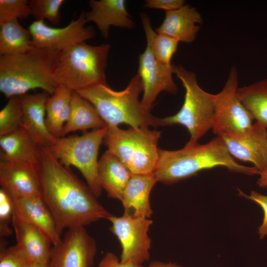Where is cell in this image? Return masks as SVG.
Listing matches in <instances>:
<instances>
[{
  "mask_svg": "<svg viewBox=\"0 0 267 267\" xmlns=\"http://www.w3.org/2000/svg\"><path fill=\"white\" fill-rule=\"evenodd\" d=\"M237 69L230 71L222 89L216 94L212 130L218 136H235L246 131L253 124L251 115L240 101Z\"/></svg>",
  "mask_w": 267,
  "mask_h": 267,
  "instance_id": "30bf717a",
  "label": "cell"
},
{
  "mask_svg": "<svg viewBox=\"0 0 267 267\" xmlns=\"http://www.w3.org/2000/svg\"><path fill=\"white\" fill-rule=\"evenodd\" d=\"M183 0H147L145 6L150 8L160 9L169 11L180 8L184 5Z\"/></svg>",
  "mask_w": 267,
  "mask_h": 267,
  "instance_id": "e575fe53",
  "label": "cell"
},
{
  "mask_svg": "<svg viewBox=\"0 0 267 267\" xmlns=\"http://www.w3.org/2000/svg\"><path fill=\"white\" fill-rule=\"evenodd\" d=\"M148 267H181V266L176 263H164L155 261L151 262Z\"/></svg>",
  "mask_w": 267,
  "mask_h": 267,
  "instance_id": "8d00e7d4",
  "label": "cell"
},
{
  "mask_svg": "<svg viewBox=\"0 0 267 267\" xmlns=\"http://www.w3.org/2000/svg\"><path fill=\"white\" fill-rule=\"evenodd\" d=\"M149 127L107 126L103 142L132 175L153 173L159 155L161 132Z\"/></svg>",
  "mask_w": 267,
  "mask_h": 267,
  "instance_id": "52a82bcc",
  "label": "cell"
},
{
  "mask_svg": "<svg viewBox=\"0 0 267 267\" xmlns=\"http://www.w3.org/2000/svg\"><path fill=\"white\" fill-rule=\"evenodd\" d=\"M200 14L188 5L166 11L165 18L155 32L170 36L179 42L190 43L194 41L202 23Z\"/></svg>",
  "mask_w": 267,
  "mask_h": 267,
  "instance_id": "ffe728a7",
  "label": "cell"
},
{
  "mask_svg": "<svg viewBox=\"0 0 267 267\" xmlns=\"http://www.w3.org/2000/svg\"><path fill=\"white\" fill-rule=\"evenodd\" d=\"M12 199L14 214L40 229L53 246L61 242L54 219L42 197Z\"/></svg>",
  "mask_w": 267,
  "mask_h": 267,
  "instance_id": "d6986e66",
  "label": "cell"
},
{
  "mask_svg": "<svg viewBox=\"0 0 267 267\" xmlns=\"http://www.w3.org/2000/svg\"><path fill=\"white\" fill-rule=\"evenodd\" d=\"M240 194L245 198L258 204L263 209L264 218L262 223L258 229V233L261 239L267 235V195L261 194L256 191H252L249 195L239 190Z\"/></svg>",
  "mask_w": 267,
  "mask_h": 267,
  "instance_id": "836d02e7",
  "label": "cell"
},
{
  "mask_svg": "<svg viewBox=\"0 0 267 267\" xmlns=\"http://www.w3.org/2000/svg\"><path fill=\"white\" fill-rule=\"evenodd\" d=\"M173 72L185 89L184 99L176 114L158 118L159 126L179 124L185 127L190 134L186 146H193L212 128L216 94L209 93L199 86L195 74L181 66L173 65Z\"/></svg>",
  "mask_w": 267,
  "mask_h": 267,
  "instance_id": "8992f818",
  "label": "cell"
},
{
  "mask_svg": "<svg viewBox=\"0 0 267 267\" xmlns=\"http://www.w3.org/2000/svg\"><path fill=\"white\" fill-rule=\"evenodd\" d=\"M145 34L146 47L138 58V74L143 86L141 103L144 109L149 111L158 94L162 91L176 94L178 87L173 78V65H166L158 60L152 48L153 38L155 34L149 18L145 13L140 14Z\"/></svg>",
  "mask_w": 267,
  "mask_h": 267,
  "instance_id": "9c48e42d",
  "label": "cell"
},
{
  "mask_svg": "<svg viewBox=\"0 0 267 267\" xmlns=\"http://www.w3.org/2000/svg\"><path fill=\"white\" fill-rule=\"evenodd\" d=\"M31 15L29 0H0V25Z\"/></svg>",
  "mask_w": 267,
  "mask_h": 267,
  "instance_id": "f546056e",
  "label": "cell"
},
{
  "mask_svg": "<svg viewBox=\"0 0 267 267\" xmlns=\"http://www.w3.org/2000/svg\"><path fill=\"white\" fill-rule=\"evenodd\" d=\"M96 242L85 227L68 229L61 242L51 248L50 267H91Z\"/></svg>",
  "mask_w": 267,
  "mask_h": 267,
  "instance_id": "4fadbf2b",
  "label": "cell"
},
{
  "mask_svg": "<svg viewBox=\"0 0 267 267\" xmlns=\"http://www.w3.org/2000/svg\"><path fill=\"white\" fill-rule=\"evenodd\" d=\"M90 10L85 12L87 22H92L105 39L111 26L132 29L134 26L126 8L124 0H90Z\"/></svg>",
  "mask_w": 267,
  "mask_h": 267,
  "instance_id": "ac0fdd59",
  "label": "cell"
},
{
  "mask_svg": "<svg viewBox=\"0 0 267 267\" xmlns=\"http://www.w3.org/2000/svg\"><path fill=\"white\" fill-rule=\"evenodd\" d=\"M179 42L165 34H154L152 40L153 51L156 58L161 62L172 65L171 59L177 50Z\"/></svg>",
  "mask_w": 267,
  "mask_h": 267,
  "instance_id": "4dcf8cb0",
  "label": "cell"
},
{
  "mask_svg": "<svg viewBox=\"0 0 267 267\" xmlns=\"http://www.w3.org/2000/svg\"><path fill=\"white\" fill-rule=\"evenodd\" d=\"M132 174L114 154L106 150L98 161V177L109 197L121 200Z\"/></svg>",
  "mask_w": 267,
  "mask_h": 267,
  "instance_id": "7402d4cb",
  "label": "cell"
},
{
  "mask_svg": "<svg viewBox=\"0 0 267 267\" xmlns=\"http://www.w3.org/2000/svg\"><path fill=\"white\" fill-rule=\"evenodd\" d=\"M112 224L110 230L117 237L121 248L122 263L141 265L150 258L151 239L148 235L152 221L124 213L108 219Z\"/></svg>",
  "mask_w": 267,
  "mask_h": 267,
  "instance_id": "8fae6325",
  "label": "cell"
},
{
  "mask_svg": "<svg viewBox=\"0 0 267 267\" xmlns=\"http://www.w3.org/2000/svg\"><path fill=\"white\" fill-rule=\"evenodd\" d=\"M237 94L253 119L267 128V79L238 87Z\"/></svg>",
  "mask_w": 267,
  "mask_h": 267,
  "instance_id": "4316f807",
  "label": "cell"
},
{
  "mask_svg": "<svg viewBox=\"0 0 267 267\" xmlns=\"http://www.w3.org/2000/svg\"><path fill=\"white\" fill-rule=\"evenodd\" d=\"M2 160L37 165L39 146L23 128L0 136Z\"/></svg>",
  "mask_w": 267,
  "mask_h": 267,
  "instance_id": "603a6c76",
  "label": "cell"
},
{
  "mask_svg": "<svg viewBox=\"0 0 267 267\" xmlns=\"http://www.w3.org/2000/svg\"><path fill=\"white\" fill-rule=\"evenodd\" d=\"M30 261L14 245L2 247L0 253V267H26Z\"/></svg>",
  "mask_w": 267,
  "mask_h": 267,
  "instance_id": "d6a6232c",
  "label": "cell"
},
{
  "mask_svg": "<svg viewBox=\"0 0 267 267\" xmlns=\"http://www.w3.org/2000/svg\"><path fill=\"white\" fill-rule=\"evenodd\" d=\"M0 27V55L22 54L35 48L29 29L23 27L18 20L4 23Z\"/></svg>",
  "mask_w": 267,
  "mask_h": 267,
  "instance_id": "484cf974",
  "label": "cell"
},
{
  "mask_svg": "<svg viewBox=\"0 0 267 267\" xmlns=\"http://www.w3.org/2000/svg\"><path fill=\"white\" fill-rule=\"evenodd\" d=\"M106 126L93 105L74 91L70 115L63 127L61 137L72 132H85L88 129H100Z\"/></svg>",
  "mask_w": 267,
  "mask_h": 267,
  "instance_id": "cb8c5ba5",
  "label": "cell"
},
{
  "mask_svg": "<svg viewBox=\"0 0 267 267\" xmlns=\"http://www.w3.org/2000/svg\"><path fill=\"white\" fill-rule=\"evenodd\" d=\"M13 205L12 198L2 188L0 189V235L1 237L10 235L12 231L9 226L12 222Z\"/></svg>",
  "mask_w": 267,
  "mask_h": 267,
  "instance_id": "1f68e13d",
  "label": "cell"
},
{
  "mask_svg": "<svg viewBox=\"0 0 267 267\" xmlns=\"http://www.w3.org/2000/svg\"><path fill=\"white\" fill-rule=\"evenodd\" d=\"M143 91L138 73L121 91L112 89L106 84L96 85L77 92L89 101L107 126L126 124L131 127H157L158 118L142 107L139 100Z\"/></svg>",
  "mask_w": 267,
  "mask_h": 267,
  "instance_id": "277c9868",
  "label": "cell"
},
{
  "mask_svg": "<svg viewBox=\"0 0 267 267\" xmlns=\"http://www.w3.org/2000/svg\"><path fill=\"white\" fill-rule=\"evenodd\" d=\"M23 113L21 128L39 146L48 147L55 137L49 132L45 123V105L48 93L44 91L19 96Z\"/></svg>",
  "mask_w": 267,
  "mask_h": 267,
  "instance_id": "2e32d148",
  "label": "cell"
},
{
  "mask_svg": "<svg viewBox=\"0 0 267 267\" xmlns=\"http://www.w3.org/2000/svg\"><path fill=\"white\" fill-rule=\"evenodd\" d=\"M260 177L257 181L258 185L261 187H267V170L260 173Z\"/></svg>",
  "mask_w": 267,
  "mask_h": 267,
  "instance_id": "74e56055",
  "label": "cell"
},
{
  "mask_svg": "<svg viewBox=\"0 0 267 267\" xmlns=\"http://www.w3.org/2000/svg\"><path fill=\"white\" fill-rule=\"evenodd\" d=\"M37 168L42 198L60 236L65 229L85 227L112 215L88 186L54 158L47 147H39Z\"/></svg>",
  "mask_w": 267,
  "mask_h": 267,
  "instance_id": "6da1fadb",
  "label": "cell"
},
{
  "mask_svg": "<svg viewBox=\"0 0 267 267\" xmlns=\"http://www.w3.org/2000/svg\"><path fill=\"white\" fill-rule=\"evenodd\" d=\"M219 166L248 175L260 174L254 167L245 166L236 162L221 136L206 144L185 145L177 150L160 149L153 174L157 181L172 184L194 176L201 171Z\"/></svg>",
  "mask_w": 267,
  "mask_h": 267,
  "instance_id": "7a4b0ae2",
  "label": "cell"
},
{
  "mask_svg": "<svg viewBox=\"0 0 267 267\" xmlns=\"http://www.w3.org/2000/svg\"><path fill=\"white\" fill-rule=\"evenodd\" d=\"M60 51L34 48L28 52L0 55V90L10 98L41 89L51 95L57 86L54 73Z\"/></svg>",
  "mask_w": 267,
  "mask_h": 267,
  "instance_id": "3957f363",
  "label": "cell"
},
{
  "mask_svg": "<svg viewBox=\"0 0 267 267\" xmlns=\"http://www.w3.org/2000/svg\"><path fill=\"white\" fill-rule=\"evenodd\" d=\"M98 267H142L133 263H122L113 253H107L99 263Z\"/></svg>",
  "mask_w": 267,
  "mask_h": 267,
  "instance_id": "d590c367",
  "label": "cell"
},
{
  "mask_svg": "<svg viewBox=\"0 0 267 267\" xmlns=\"http://www.w3.org/2000/svg\"><path fill=\"white\" fill-rule=\"evenodd\" d=\"M17 248L32 262L49 263L52 244L37 227L13 213L12 219Z\"/></svg>",
  "mask_w": 267,
  "mask_h": 267,
  "instance_id": "e0dca14e",
  "label": "cell"
},
{
  "mask_svg": "<svg viewBox=\"0 0 267 267\" xmlns=\"http://www.w3.org/2000/svg\"><path fill=\"white\" fill-rule=\"evenodd\" d=\"M26 267H50L49 263H42L30 262Z\"/></svg>",
  "mask_w": 267,
  "mask_h": 267,
  "instance_id": "f35d334b",
  "label": "cell"
},
{
  "mask_svg": "<svg viewBox=\"0 0 267 267\" xmlns=\"http://www.w3.org/2000/svg\"><path fill=\"white\" fill-rule=\"evenodd\" d=\"M74 91L62 86L47 99L45 123L47 130L55 138L61 137L63 127L68 120Z\"/></svg>",
  "mask_w": 267,
  "mask_h": 267,
  "instance_id": "d4e9b609",
  "label": "cell"
},
{
  "mask_svg": "<svg viewBox=\"0 0 267 267\" xmlns=\"http://www.w3.org/2000/svg\"><path fill=\"white\" fill-rule=\"evenodd\" d=\"M87 21L85 12L62 28L52 27L44 21L35 20L29 26L32 36L31 44L35 48L53 49L63 51L77 44L86 42L95 36L93 26L85 27Z\"/></svg>",
  "mask_w": 267,
  "mask_h": 267,
  "instance_id": "7c38bea8",
  "label": "cell"
},
{
  "mask_svg": "<svg viewBox=\"0 0 267 267\" xmlns=\"http://www.w3.org/2000/svg\"><path fill=\"white\" fill-rule=\"evenodd\" d=\"M158 182L153 173L132 175L120 200L124 213L134 217L149 218L153 211L149 196L151 191Z\"/></svg>",
  "mask_w": 267,
  "mask_h": 267,
  "instance_id": "44dd1931",
  "label": "cell"
},
{
  "mask_svg": "<svg viewBox=\"0 0 267 267\" xmlns=\"http://www.w3.org/2000/svg\"><path fill=\"white\" fill-rule=\"evenodd\" d=\"M63 0H30L31 15L36 20L46 19L54 25H59L61 20L60 8Z\"/></svg>",
  "mask_w": 267,
  "mask_h": 267,
  "instance_id": "f1b7e54d",
  "label": "cell"
},
{
  "mask_svg": "<svg viewBox=\"0 0 267 267\" xmlns=\"http://www.w3.org/2000/svg\"><path fill=\"white\" fill-rule=\"evenodd\" d=\"M23 113L19 96L10 98L0 111V136L21 128Z\"/></svg>",
  "mask_w": 267,
  "mask_h": 267,
  "instance_id": "83f0119b",
  "label": "cell"
},
{
  "mask_svg": "<svg viewBox=\"0 0 267 267\" xmlns=\"http://www.w3.org/2000/svg\"><path fill=\"white\" fill-rule=\"evenodd\" d=\"M109 44L91 45L86 42L60 51L54 73L56 85L77 91L106 84Z\"/></svg>",
  "mask_w": 267,
  "mask_h": 267,
  "instance_id": "5b68a950",
  "label": "cell"
},
{
  "mask_svg": "<svg viewBox=\"0 0 267 267\" xmlns=\"http://www.w3.org/2000/svg\"><path fill=\"white\" fill-rule=\"evenodd\" d=\"M221 136L233 158L253 163L260 174L267 170V128L256 122L241 134Z\"/></svg>",
  "mask_w": 267,
  "mask_h": 267,
  "instance_id": "5bb4252c",
  "label": "cell"
},
{
  "mask_svg": "<svg viewBox=\"0 0 267 267\" xmlns=\"http://www.w3.org/2000/svg\"><path fill=\"white\" fill-rule=\"evenodd\" d=\"M0 184L12 199L42 197L37 165L0 162Z\"/></svg>",
  "mask_w": 267,
  "mask_h": 267,
  "instance_id": "9a60e30c",
  "label": "cell"
},
{
  "mask_svg": "<svg viewBox=\"0 0 267 267\" xmlns=\"http://www.w3.org/2000/svg\"><path fill=\"white\" fill-rule=\"evenodd\" d=\"M107 126L82 135L55 138L47 147L51 154L67 168L72 166L82 174L88 187L97 197L102 191L98 177V154Z\"/></svg>",
  "mask_w": 267,
  "mask_h": 267,
  "instance_id": "ba28073f",
  "label": "cell"
}]
</instances>
